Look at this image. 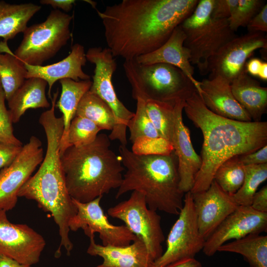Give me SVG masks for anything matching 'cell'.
I'll list each match as a JSON object with an SVG mask.
<instances>
[{"label":"cell","instance_id":"1","mask_svg":"<svg viewBox=\"0 0 267 267\" xmlns=\"http://www.w3.org/2000/svg\"><path fill=\"white\" fill-rule=\"evenodd\" d=\"M198 0H123L97 10L108 48L125 60L152 52L194 11Z\"/></svg>","mask_w":267,"mask_h":267},{"label":"cell","instance_id":"2","mask_svg":"<svg viewBox=\"0 0 267 267\" xmlns=\"http://www.w3.org/2000/svg\"><path fill=\"white\" fill-rule=\"evenodd\" d=\"M183 110L203 136L202 164L192 193L207 190L216 170L227 159L267 145V122H241L219 116L207 108L197 91L185 101Z\"/></svg>","mask_w":267,"mask_h":267},{"label":"cell","instance_id":"3","mask_svg":"<svg viewBox=\"0 0 267 267\" xmlns=\"http://www.w3.org/2000/svg\"><path fill=\"white\" fill-rule=\"evenodd\" d=\"M41 125L46 138L45 155L38 171L20 188L18 197L35 200L44 211L51 214L60 236L55 256L60 253L62 247L70 256L73 244L69 237V222L77 209L67 189L60 162L63 122L59 118H48L43 120Z\"/></svg>","mask_w":267,"mask_h":267},{"label":"cell","instance_id":"4","mask_svg":"<svg viewBox=\"0 0 267 267\" xmlns=\"http://www.w3.org/2000/svg\"><path fill=\"white\" fill-rule=\"evenodd\" d=\"M119 153L126 171L115 198L137 191L144 195L150 209L178 215L183 205L185 193L179 187L178 161L175 151L166 155L139 154L120 144Z\"/></svg>","mask_w":267,"mask_h":267},{"label":"cell","instance_id":"5","mask_svg":"<svg viewBox=\"0 0 267 267\" xmlns=\"http://www.w3.org/2000/svg\"><path fill=\"white\" fill-rule=\"evenodd\" d=\"M110 141L107 134H100L91 143L70 146L60 154L66 186L72 199L89 202L120 186L125 168L111 149Z\"/></svg>","mask_w":267,"mask_h":267},{"label":"cell","instance_id":"6","mask_svg":"<svg viewBox=\"0 0 267 267\" xmlns=\"http://www.w3.org/2000/svg\"><path fill=\"white\" fill-rule=\"evenodd\" d=\"M124 70L132 87L134 99L154 100L175 105L186 101L197 91L178 68L168 64L143 65L135 59L125 60Z\"/></svg>","mask_w":267,"mask_h":267},{"label":"cell","instance_id":"7","mask_svg":"<svg viewBox=\"0 0 267 267\" xmlns=\"http://www.w3.org/2000/svg\"><path fill=\"white\" fill-rule=\"evenodd\" d=\"M214 0H200L193 12L180 25L185 36L184 45L190 54V62L200 74L208 73L210 59L228 41L236 37L228 19L211 17Z\"/></svg>","mask_w":267,"mask_h":267},{"label":"cell","instance_id":"8","mask_svg":"<svg viewBox=\"0 0 267 267\" xmlns=\"http://www.w3.org/2000/svg\"><path fill=\"white\" fill-rule=\"evenodd\" d=\"M72 18L58 9L52 10L45 21L27 27L14 55L23 62L42 65L67 44Z\"/></svg>","mask_w":267,"mask_h":267},{"label":"cell","instance_id":"9","mask_svg":"<svg viewBox=\"0 0 267 267\" xmlns=\"http://www.w3.org/2000/svg\"><path fill=\"white\" fill-rule=\"evenodd\" d=\"M107 213L123 221L134 234L143 241L153 263L161 257L165 241L161 217L156 211L148 207L142 193L133 191L128 199L110 207Z\"/></svg>","mask_w":267,"mask_h":267},{"label":"cell","instance_id":"10","mask_svg":"<svg viewBox=\"0 0 267 267\" xmlns=\"http://www.w3.org/2000/svg\"><path fill=\"white\" fill-rule=\"evenodd\" d=\"M87 61L95 65L94 75L89 91L99 96L110 107L115 125L109 138L120 143L127 141V129L129 122L134 113L129 110L119 100L112 82V76L117 69V63L109 48L93 47L86 53Z\"/></svg>","mask_w":267,"mask_h":267},{"label":"cell","instance_id":"11","mask_svg":"<svg viewBox=\"0 0 267 267\" xmlns=\"http://www.w3.org/2000/svg\"><path fill=\"white\" fill-rule=\"evenodd\" d=\"M166 240V251L151 267H165L175 262L194 258L203 248L205 239L200 234L190 191L184 194L183 205Z\"/></svg>","mask_w":267,"mask_h":267},{"label":"cell","instance_id":"12","mask_svg":"<svg viewBox=\"0 0 267 267\" xmlns=\"http://www.w3.org/2000/svg\"><path fill=\"white\" fill-rule=\"evenodd\" d=\"M41 140L32 136L13 162L0 171V210H12L22 186L44 159Z\"/></svg>","mask_w":267,"mask_h":267},{"label":"cell","instance_id":"13","mask_svg":"<svg viewBox=\"0 0 267 267\" xmlns=\"http://www.w3.org/2000/svg\"><path fill=\"white\" fill-rule=\"evenodd\" d=\"M102 196L87 203L73 199L77 212L69 222L70 230H84L89 237L98 233L103 245L126 246L136 238L125 225H116L110 222L100 205Z\"/></svg>","mask_w":267,"mask_h":267},{"label":"cell","instance_id":"14","mask_svg":"<svg viewBox=\"0 0 267 267\" xmlns=\"http://www.w3.org/2000/svg\"><path fill=\"white\" fill-rule=\"evenodd\" d=\"M258 49H267V38L262 33L236 36L222 46L209 60L208 73L219 75L230 83L245 68L247 60Z\"/></svg>","mask_w":267,"mask_h":267},{"label":"cell","instance_id":"15","mask_svg":"<svg viewBox=\"0 0 267 267\" xmlns=\"http://www.w3.org/2000/svg\"><path fill=\"white\" fill-rule=\"evenodd\" d=\"M45 246L44 237L25 224H15L0 210V254L23 264L32 265L40 260Z\"/></svg>","mask_w":267,"mask_h":267},{"label":"cell","instance_id":"16","mask_svg":"<svg viewBox=\"0 0 267 267\" xmlns=\"http://www.w3.org/2000/svg\"><path fill=\"white\" fill-rule=\"evenodd\" d=\"M267 229V213L257 211L250 206H238L205 240L202 250L211 257L228 241L260 234Z\"/></svg>","mask_w":267,"mask_h":267},{"label":"cell","instance_id":"17","mask_svg":"<svg viewBox=\"0 0 267 267\" xmlns=\"http://www.w3.org/2000/svg\"><path fill=\"white\" fill-rule=\"evenodd\" d=\"M191 194L199 231L206 240L238 205L214 180L207 190Z\"/></svg>","mask_w":267,"mask_h":267},{"label":"cell","instance_id":"18","mask_svg":"<svg viewBox=\"0 0 267 267\" xmlns=\"http://www.w3.org/2000/svg\"><path fill=\"white\" fill-rule=\"evenodd\" d=\"M185 102L179 100L176 104L175 128L171 143L178 158L179 187L184 193L191 190L202 164L200 156L193 147L189 130L183 122Z\"/></svg>","mask_w":267,"mask_h":267},{"label":"cell","instance_id":"19","mask_svg":"<svg viewBox=\"0 0 267 267\" xmlns=\"http://www.w3.org/2000/svg\"><path fill=\"white\" fill-rule=\"evenodd\" d=\"M198 94L205 105L214 113L239 121H252L235 98L230 82L222 77L210 76L209 78L203 79L200 82Z\"/></svg>","mask_w":267,"mask_h":267},{"label":"cell","instance_id":"20","mask_svg":"<svg viewBox=\"0 0 267 267\" xmlns=\"http://www.w3.org/2000/svg\"><path fill=\"white\" fill-rule=\"evenodd\" d=\"M87 59L83 45L76 44L70 54L62 60L45 66L32 65L23 62L27 70L26 79L39 78L45 81L48 86V94L51 99V90L58 80L71 79L76 81L90 80V77L83 70Z\"/></svg>","mask_w":267,"mask_h":267},{"label":"cell","instance_id":"21","mask_svg":"<svg viewBox=\"0 0 267 267\" xmlns=\"http://www.w3.org/2000/svg\"><path fill=\"white\" fill-rule=\"evenodd\" d=\"M89 238L87 253L103 259L102 263L95 267H151L153 263L145 244L139 237L123 246L97 244L94 235Z\"/></svg>","mask_w":267,"mask_h":267},{"label":"cell","instance_id":"22","mask_svg":"<svg viewBox=\"0 0 267 267\" xmlns=\"http://www.w3.org/2000/svg\"><path fill=\"white\" fill-rule=\"evenodd\" d=\"M185 39V34L179 25L161 46L135 59L138 63L143 65L165 63L178 68L192 82L199 93L200 82L194 77V68L190 61V52L184 45Z\"/></svg>","mask_w":267,"mask_h":267},{"label":"cell","instance_id":"23","mask_svg":"<svg viewBox=\"0 0 267 267\" xmlns=\"http://www.w3.org/2000/svg\"><path fill=\"white\" fill-rule=\"evenodd\" d=\"M232 93L252 121L260 122L267 111V88L252 78L245 68L230 83Z\"/></svg>","mask_w":267,"mask_h":267},{"label":"cell","instance_id":"24","mask_svg":"<svg viewBox=\"0 0 267 267\" xmlns=\"http://www.w3.org/2000/svg\"><path fill=\"white\" fill-rule=\"evenodd\" d=\"M47 84L39 78L27 79L7 101L12 123L18 122L28 109L48 108L50 103L45 95Z\"/></svg>","mask_w":267,"mask_h":267},{"label":"cell","instance_id":"25","mask_svg":"<svg viewBox=\"0 0 267 267\" xmlns=\"http://www.w3.org/2000/svg\"><path fill=\"white\" fill-rule=\"evenodd\" d=\"M61 93L55 107L62 113L64 129L60 141V153L65 150V143L71 122L75 116L78 106L85 94L89 90L92 81H76L71 79L59 80Z\"/></svg>","mask_w":267,"mask_h":267},{"label":"cell","instance_id":"26","mask_svg":"<svg viewBox=\"0 0 267 267\" xmlns=\"http://www.w3.org/2000/svg\"><path fill=\"white\" fill-rule=\"evenodd\" d=\"M41 8L31 2L11 4L0 0V38L7 42L23 33L29 21Z\"/></svg>","mask_w":267,"mask_h":267},{"label":"cell","instance_id":"27","mask_svg":"<svg viewBox=\"0 0 267 267\" xmlns=\"http://www.w3.org/2000/svg\"><path fill=\"white\" fill-rule=\"evenodd\" d=\"M219 252L241 255L250 267H267V236L260 234L248 235L221 246Z\"/></svg>","mask_w":267,"mask_h":267},{"label":"cell","instance_id":"28","mask_svg":"<svg viewBox=\"0 0 267 267\" xmlns=\"http://www.w3.org/2000/svg\"><path fill=\"white\" fill-rule=\"evenodd\" d=\"M0 83L8 101L26 80L24 63L9 49L7 42L0 43Z\"/></svg>","mask_w":267,"mask_h":267},{"label":"cell","instance_id":"29","mask_svg":"<svg viewBox=\"0 0 267 267\" xmlns=\"http://www.w3.org/2000/svg\"><path fill=\"white\" fill-rule=\"evenodd\" d=\"M75 116L90 120L100 130L111 131L115 125L114 116L110 107L99 96L89 90L80 101Z\"/></svg>","mask_w":267,"mask_h":267},{"label":"cell","instance_id":"30","mask_svg":"<svg viewBox=\"0 0 267 267\" xmlns=\"http://www.w3.org/2000/svg\"><path fill=\"white\" fill-rule=\"evenodd\" d=\"M136 100V111L127 126L130 133V140L133 143L132 151L149 140L161 138L147 114L145 101L140 98Z\"/></svg>","mask_w":267,"mask_h":267},{"label":"cell","instance_id":"31","mask_svg":"<svg viewBox=\"0 0 267 267\" xmlns=\"http://www.w3.org/2000/svg\"><path fill=\"white\" fill-rule=\"evenodd\" d=\"M145 102L147 114L160 137L171 143L175 128L176 103L172 105L154 100Z\"/></svg>","mask_w":267,"mask_h":267},{"label":"cell","instance_id":"32","mask_svg":"<svg viewBox=\"0 0 267 267\" xmlns=\"http://www.w3.org/2000/svg\"><path fill=\"white\" fill-rule=\"evenodd\" d=\"M244 177L245 166L236 155L227 159L218 167L213 180L223 191L231 195L240 188Z\"/></svg>","mask_w":267,"mask_h":267},{"label":"cell","instance_id":"33","mask_svg":"<svg viewBox=\"0 0 267 267\" xmlns=\"http://www.w3.org/2000/svg\"><path fill=\"white\" fill-rule=\"evenodd\" d=\"M267 179V163L245 166V177L240 188L231 197L238 206H251L259 186Z\"/></svg>","mask_w":267,"mask_h":267},{"label":"cell","instance_id":"34","mask_svg":"<svg viewBox=\"0 0 267 267\" xmlns=\"http://www.w3.org/2000/svg\"><path fill=\"white\" fill-rule=\"evenodd\" d=\"M100 131L90 120L82 117L75 116L69 128L65 150L70 146L81 147L91 143Z\"/></svg>","mask_w":267,"mask_h":267},{"label":"cell","instance_id":"35","mask_svg":"<svg viewBox=\"0 0 267 267\" xmlns=\"http://www.w3.org/2000/svg\"><path fill=\"white\" fill-rule=\"evenodd\" d=\"M266 4L262 0H238L236 7L228 19L230 28L235 32L240 27H246Z\"/></svg>","mask_w":267,"mask_h":267},{"label":"cell","instance_id":"36","mask_svg":"<svg viewBox=\"0 0 267 267\" xmlns=\"http://www.w3.org/2000/svg\"><path fill=\"white\" fill-rule=\"evenodd\" d=\"M4 91L0 83V142L23 146L22 143L13 134L12 121L9 110L6 108Z\"/></svg>","mask_w":267,"mask_h":267},{"label":"cell","instance_id":"37","mask_svg":"<svg viewBox=\"0 0 267 267\" xmlns=\"http://www.w3.org/2000/svg\"><path fill=\"white\" fill-rule=\"evenodd\" d=\"M237 3L238 0H214L211 17L216 19H228Z\"/></svg>","mask_w":267,"mask_h":267},{"label":"cell","instance_id":"38","mask_svg":"<svg viewBox=\"0 0 267 267\" xmlns=\"http://www.w3.org/2000/svg\"><path fill=\"white\" fill-rule=\"evenodd\" d=\"M22 147L0 142V170L13 162L21 152Z\"/></svg>","mask_w":267,"mask_h":267},{"label":"cell","instance_id":"39","mask_svg":"<svg viewBox=\"0 0 267 267\" xmlns=\"http://www.w3.org/2000/svg\"><path fill=\"white\" fill-rule=\"evenodd\" d=\"M248 32L265 33L267 31V4L250 21L246 26Z\"/></svg>","mask_w":267,"mask_h":267},{"label":"cell","instance_id":"40","mask_svg":"<svg viewBox=\"0 0 267 267\" xmlns=\"http://www.w3.org/2000/svg\"><path fill=\"white\" fill-rule=\"evenodd\" d=\"M238 156L244 166L267 163V145L253 152L238 155Z\"/></svg>","mask_w":267,"mask_h":267},{"label":"cell","instance_id":"41","mask_svg":"<svg viewBox=\"0 0 267 267\" xmlns=\"http://www.w3.org/2000/svg\"><path fill=\"white\" fill-rule=\"evenodd\" d=\"M255 210L267 213V186H263L253 196L250 206Z\"/></svg>","mask_w":267,"mask_h":267},{"label":"cell","instance_id":"42","mask_svg":"<svg viewBox=\"0 0 267 267\" xmlns=\"http://www.w3.org/2000/svg\"><path fill=\"white\" fill-rule=\"evenodd\" d=\"M75 2L74 0H41L40 1L42 4L49 5L55 9H61L65 12L70 11Z\"/></svg>","mask_w":267,"mask_h":267},{"label":"cell","instance_id":"43","mask_svg":"<svg viewBox=\"0 0 267 267\" xmlns=\"http://www.w3.org/2000/svg\"><path fill=\"white\" fill-rule=\"evenodd\" d=\"M263 61L258 58H251L247 61L245 70L247 73L252 76L257 77L260 71Z\"/></svg>","mask_w":267,"mask_h":267},{"label":"cell","instance_id":"44","mask_svg":"<svg viewBox=\"0 0 267 267\" xmlns=\"http://www.w3.org/2000/svg\"><path fill=\"white\" fill-rule=\"evenodd\" d=\"M0 267H31L30 265L23 264L15 260L0 254Z\"/></svg>","mask_w":267,"mask_h":267},{"label":"cell","instance_id":"45","mask_svg":"<svg viewBox=\"0 0 267 267\" xmlns=\"http://www.w3.org/2000/svg\"><path fill=\"white\" fill-rule=\"evenodd\" d=\"M165 267H202V264L195 258H192L178 261Z\"/></svg>","mask_w":267,"mask_h":267},{"label":"cell","instance_id":"46","mask_svg":"<svg viewBox=\"0 0 267 267\" xmlns=\"http://www.w3.org/2000/svg\"><path fill=\"white\" fill-rule=\"evenodd\" d=\"M257 77L263 81H267V62L266 61L263 62Z\"/></svg>","mask_w":267,"mask_h":267}]
</instances>
